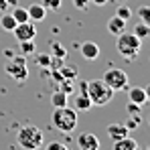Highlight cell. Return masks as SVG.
Instances as JSON below:
<instances>
[{"label":"cell","mask_w":150,"mask_h":150,"mask_svg":"<svg viewBox=\"0 0 150 150\" xmlns=\"http://www.w3.org/2000/svg\"><path fill=\"white\" fill-rule=\"evenodd\" d=\"M73 105L77 112H87L93 103H91V100H89V96L87 93H77L73 98Z\"/></svg>","instance_id":"obj_14"},{"label":"cell","mask_w":150,"mask_h":150,"mask_svg":"<svg viewBox=\"0 0 150 150\" xmlns=\"http://www.w3.org/2000/svg\"><path fill=\"white\" fill-rule=\"evenodd\" d=\"M120 2H122V0H120Z\"/></svg>","instance_id":"obj_37"},{"label":"cell","mask_w":150,"mask_h":150,"mask_svg":"<svg viewBox=\"0 0 150 150\" xmlns=\"http://www.w3.org/2000/svg\"><path fill=\"white\" fill-rule=\"evenodd\" d=\"M140 122H142V120H140V116H128V120H126L124 126L132 132V130H136V128L140 126Z\"/></svg>","instance_id":"obj_26"},{"label":"cell","mask_w":150,"mask_h":150,"mask_svg":"<svg viewBox=\"0 0 150 150\" xmlns=\"http://www.w3.org/2000/svg\"><path fill=\"white\" fill-rule=\"evenodd\" d=\"M114 91H124L128 89V73H126L124 69H118V67H112V69H108L103 77H101Z\"/></svg>","instance_id":"obj_6"},{"label":"cell","mask_w":150,"mask_h":150,"mask_svg":"<svg viewBox=\"0 0 150 150\" xmlns=\"http://www.w3.org/2000/svg\"><path fill=\"white\" fill-rule=\"evenodd\" d=\"M43 140H45V136H43V130L39 128V126H23L21 130H18V134H16V142H18V146H23L26 150H37L43 146Z\"/></svg>","instance_id":"obj_2"},{"label":"cell","mask_w":150,"mask_h":150,"mask_svg":"<svg viewBox=\"0 0 150 150\" xmlns=\"http://www.w3.org/2000/svg\"><path fill=\"white\" fill-rule=\"evenodd\" d=\"M41 4L47 10H59L61 8V0H41Z\"/></svg>","instance_id":"obj_27"},{"label":"cell","mask_w":150,"mask_h":150,"mask_svg":"<svg viewBox=\"0 0 150 150\" xmlns=\"http://www.w3.org/2000/svg\"><path fill=\"white\" fill-rule=\"evenodd\" d=\"M148 126H150V118H148Z\"/></svg>","instance_id":"obj_36"},{"label":"cell","mask_w":150,"mask_h":150,"mask_svg":"<svg viewBox=\"0 0 150 150\" xmlns=\"http://www.w3.org/2000/svg\"><path fill=\"white\" fill-rule=\"evenodd\" d=\"M128 116H140V105L138 103H132V101H128Z\"/></svg>","instance_id":"obj_28"},{"label":"cell","mask_w":150,"mask_h":150,"mask_svg":"<svg viewBox=\"0 0 150 150\" xmlns=\"http://www.w3.org/2000/svg\"><path fill=\"white\" fill-rule=\"evenodd\" d=\"M81 57L83 59H87V61H96L98 57H100V47L93 43V41H85V43H81Z\"/></svg>","instance_id":"obj_10"},{"label":"cell","mask_w":150,"mask_h":150,"mask_svg":"<svg viewBox=\"0 0 150 150\" xmlns=\"http://www.w3.org/2000/svg\"><path fill=\"white\" fill-rule=\"evenodd\" d=\"M79 93H87V81H79Z\"/></svg>","instance_id":"obj_31"},{"label":"cell","mask_w":150,"mask_h":150,"mask_svg":"<svg viewBox=\"0 0 150 150\" xmlns=\"http://www.w3.org/2000/svg\"><path fill=\"white\" fill-rule=\"evenodd\" d=\"M140 47H142V39H138L134 33H126L124 30L116 39V51L128 61H134L140 55Z\"/></svg>","instance_id":"obj_1"},{"label":"cell","mask_w":150,"mask_h":150,"mask_svg":"<svg viewBox=\"0 0 150 150\" xmlns=\"http://www.w3.org/2000/svg\"><path fill=\"white\" fill-rule=\"evenodd\" d=\"M144 93H146V103H150V85L144 87Z\"/></svg>","instance_id":"obj_32"},{"label":"cell","mask_w":150,"mask_h":150,"mask_svg":"<svg viewBox=\"0 0 150 150\" xmlns=\"http://www.w3.org/2000/svg\"><path fill=\"white\" fill-rule=\"evenodd\" d=\"M108 30H110L114 37H118L120 33H124V30H126V21H124V18H120V16H112V18L108 21Z\"/></svg>","instance_id":"obj_13"},{"label":"cell","mask_w":150,"mask_h":150,"mask_svg":"<svg viewBox=\"0 0 150 150\" xmlns=\"http://www.w3.org/2000/svg\"><path fill=\"white\" fill-rule=\"evenodd\" d=\"M132 33H134L138 39H142V41H144V39H148V37H150V25L142 23V21H138V23L134 25V30H132Z\"/></svg>","instance_id":"obj_17"},{"label":"cell","mask_w":150,"mask_h":150,"mask_svg":"<svg viewBox=\"0 0 150 150\" xmlns=\"http://www.w3.org/2000/svg\"><path fill=\"white\" fill-rule=\"evenodd\" d=\"M12 8H14V10H12L10 14L14 16V21H16V23H26V21H28V12H26V8L18 6V4H16V6H12Z\"/></svg>","instance_id":"obj_20"},{"label":"cell","mask_w":150,"mask_h":150,"mask_svg":"<svg viewBox=\"0 0 150 150\" xmlns=\"http://www.w3.org/2000/svg\"><path fill=\"white\" fill-rule=\"evenodd\" d=\"M71 2H73V6L77 10H87V6H89L91 0H71Z\"/></svg>","instance_id":"obj_29"},{"label":"cell","mask_w":150,"mask_h":150,"mask_svg":"<svg viewBox=\"0 0 150 150\" xmlns=\"http://www.w3.org/2000/svg\"><path fill=\"white\" fill-rule=\"evenodd\" d=\"M21 53L23 55H33L35 53V39H30V41H21Z\"/></svg>","instance_id":"obj_23"},{"label":"cell","mask_w":150,"mask_h":150,"mask_svg":"<svg viewBox=\"0 0 150 150\" xmlns=\"http://www.w3.org/2000/svg\"><path fill=\"white\" fill-rule=\"evenodd\" d=\"M114 89L103 81V79H93V81H87V96L93 105H108L112 98H114Z\"/></svg>","instance_id":"obj_3"},{"label":"cell","mask_w":150,"mask_h":150,"mask_svg":"<svg viewBox=\"0 0 150 150\" xmlns=\"http://www.w3.org/2000/svg\"><path fill=\"white\" fill-rule=\"evenodd\" d=\"M47 150H65V146L61 142H51L49 146H47Z\"/></svg>","instance_id":"obj_30"},{"label":"cell","mask_w":150,"mask_h":150,"mask_svg":"<svg viewBox=\"0 0 150 150\" xmlns=\"http://www.w3.org/2000/svg\"><path fill=\"white\" fill-rule=\"evenodd\" d=\"M93 4H98V6H105L108 4V0H91Z\"/></svg>","instance_id":"obj_33"},{"label":"cell","mask_w":150,"mask_h":150,"mask_svg":"<svg viewBox=\"0 0 150 150\" xmlns=\"http://www.w3.org/2000/svg\"><path fill=\"white\" fill-rule=\"evenodd\" d=\"M138 21L150 25V6H140L138 8Z\"/></svg>","instance_id":"obj_25"},{"label":"cell","mask_w":150,"mask_h":150,"mask_svg":"<svg viewBox=\"0 0 150 150\" xmlns=\"http://www.w3.org/2000/svg\"><path fill=\"white\" fill-rule=\"evenodd\" d=\"M116 16H120V18H124V21H130V18H132L130 6L124 4V2H120V6H118V10H116Z\"/></svg>","instance_id":"obj_22"},{"label":"cell","mask_w":150,"mask_h":150,"mask_svg":"<svg viewBox=\"0 0 150 150\" xmlns=\"http://www.w3.org/2000/svg\"><path fill=\"white\" fill-rule=\"evenodd\" d=\"M18 25L16 21H14V16L12 14H2V18H0V26L4 28V30H8V33H12L14 30V26Z\"/></svg>","instance_id":"obj_19"},{"label":"cell","mask_w":150,"mask_h":150,"mask_svg":"<svg viewBox=\"0 0 150 150\" xmlns=\"http://www.w3.org/2000/svg\"><path fill=\"white\" fill-rule=\"evenodd\" d=\"M26 12H28V21H30V23H43L45 16H47V8H45L41 2H33V4H28Z\"/></svg>","instance_id":"obj_9"},{"label":"cell","mask_w":150,"mask_h":150,"mask_svg":"<svg viewBox=\"0 0 150 150\" xmlns=\"http://www.w3.org/2000/svg\"><path fill=\"white\" fill-rule=\"evenodd\" d=\"M105 132H108V136H110V138H112L114 142L130 134V130H128V128H126L124 124H110L108 128H105Z\"/></svg>","instance_id":"obj_11"},{"label":"cell","mask_w":150,"mask_h":150,"mask_svg":"<svg viewBox=\"0 0 150 150\" xmlns=\"http://www.w3.org/2000/svg\"><path fill=\"white\" fill-rule=\"evenodd\" d=\"M37 65H39V67H43V69H49V65H51V53H41V55H37Z\"/></svg>","instance_id":"obj_24"},{"label":"cell","mask_w":150,"mask_h":150,"mask_svg":"<svg viewBox=\"0 0 150 150\" xmlns=\"http://www.w3.org/2000/svg\"><path fill=\"white\" fill-rule=\"evenodd\" d=\"M51 120H53V126L57 130H61V132H73L75 126H77V110H71L67 105L55 108Z\"/></svg>","instance_id":"obj_4"},{"label":"cell","mask_w":150,"mask_h":150,"mask_svg":"<svg viewBox=\"0 0 150 150\" xmlns=\"http://www.w3.org/2000/svg\"><path fill=\"white\" fill-rule=\"evenodd\" d=\"M6 8H8V4H6V0H0V10H2V12H4V10H6Z\"/></svg>","instance_id":"obj_34"},{"label":"cell","mask_w":150,"mask_h":150,"mask_svg":"<svg viewBox=\"0 0 150 150\" xmlns=\"http://www.w3.org/2000/svg\"><path fill=\"white\" fill-rule=\"evenodd\" d=\"M136 148H138V142L134 138H130V134L114 142V150H136Z\"/></svg>","instance_id":"obj_15"},{"label":"cell","mask_w":150,"mask_h":150,"mask_svg":"<svg viewBox=\"0 0 150 150\" xmlns=\"http://www.w3.org/2000/svg\"><path fill=\"white\" fill-rule=\"evenodd\" d=\"M128 100L132 103H138L140 108L146 103V93H144V87H130L128 89Z\"/></svg>","instance_id":"obj_12"},{"label":"cell","mask_w":150,"mask_h":150,"mask_svg":"<svg viewBox=\"0 0 150 150\" xmlns=\"http://www.w3.org/2000/svg\"><path fill=\"white\" fill-rule=\"evenodd\" d=\"M77 146L81 150H98L100 148V140L91 132H81V134H77Z\"/></svg>","instance_id":"obj_8"},{"label":"cell","mask_w":150,"mask_h":150,"mask_svg":"<svg viewBox=\"0 0 150 150\" xmlns=\"http://www.w3.org/2000/svg\"><path fill=\"white\" fill-rule=\"evenodd\" d=\"M51 55L57 57V59H65V57H67V49H65L61 43H53V45H51Z\"/></svg>","instance_id":"obj_21"},{"label":"cell","mask_w":150,"mask_h":150,"mask_svg":"<svg viewBox=\"0 0 150 150\" xmlns=\"http://www.w3.org/2000/svg\"><path fill=\"white\" fill-rule=\"evenodd\" d=\"M6 4H8V6H16V4H18V0H6Z\"/></svg>","instance_id":"obj_35"},{"label":"cell","mask_w":150,"mask_h":150,"mask_svg":"<svg viewBox=\"0 0 150 150\" xmlns=\"http://www.w3.org/2000/svg\"><path fill=\"white\" fill-rule=\"evenodd\" d=\"M67 100H69V93H65L63 89H57V91L51 93V103H53V108H63V105H67Z\"/></svg>","instance_id":"obj_16"},{"label":"cell","mask_w":150,"mask_h":150,"mask_svg":"<svg viewBox=\"0 0 150 150\" xmlns=\"http://www.w3.org/2000/svg\"><path fill=\"white\" fill-rule=\"evenodd\" d=\"M12 35H14V39H16L18 43H21V41H30V39L37 37V26H35V23H30V21L18 23V25L14 26Z\"/></svg>","instance_id":"obj_7"},{"label":"cell","mask_w":150,"mask_h":150,"mask_svg":"<svg viewBox=\"0 0 150 150\" xmlns=\"http://www.w3.org/2000/svg\"><path fill=\"white\" fill-rule=\"evenodd\" d=\"M57 71L61 73V77H63V79H73V81L77 79V73H79L75 65H73V67H69V65H61Z\"/></svg>","instance_id":"obj_18"},{"label":"cell","mask_w":150,"mask_h":150,"mask_svg":"<svg viewBox=\"0 0 150 150\" xmlns=\"http://www.w3.org/2000/svg\"><path fill=\"white\" fill-rule=\"evenodd\" d=\"M4 71L8 77H12L14 81H26L28 79V65H26L25 55H18V57H8L6 65H4Z\"/></svg>","instance_id":"obj_5"}]
</instances>
